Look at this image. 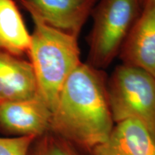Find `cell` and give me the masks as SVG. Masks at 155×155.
<instances>
[{
    "instance_id": "cell-1",
    "label": "cell",
    "mask_w": 155,
    "mask_h": 155,
    "mask_svg": "<svg viewBox=\"0 0 155 155\" xmlns=\"http://www.w3.org/2000/svg\"><path fill=\"white\" fill-rule=\"evenodd\" d=\"M114 125L105 74L81 63L61 89L50 131L88 153L108 139Z\"/></svg>"
},
{
    "instance_id": "cell-2",
    "label": "cell",
    "mask_w": 155,
    "mask_h": 155,
    "mask_svg": "<svg viewBox=\"0 0 155 155\" xmlns=\"http://www.w3.org/2000/svg\"><path fill=\"white\" fill-rule=\"evenodd\" d=\"M34 23L29 50L38 95L53 112L64 83L81 63L78 37L45 24L31 15Z\"/></svg>"
},
{
    "instance_id": "cell-3",
    "label": "cell",
    "mask_w": 155,
    "mask_h": 155,
    "mask_svg": "<svg viewBox=\"0 0 155 155\" xmlns=\"http://www.w3.org/2000/svg\"><path fill=\"white\" fill-rule=\"evenodd\" d=\"M108 104L114 123L136 120L155 138V78L140 68L122 64L107 81Z\"/></svg>"
},
{
    "instance_id": "cell-4",
    "label": "cell",
    "mask_w": 155,
    "mask_h": 155,
    "mask_svg": "<svg viewBox=\"0 0 155 155\" xmlns=\"http://www.w3.org/2000/svg\"><path fill=\"white\" fill-rule=\"evenodd\" d=\"M140 0H100L91 15L88 63L98 70L107 68L119 55L141 11Z\"/></svg>"
},
{
    "instance_id": "cell-5",
    "label": "cell",
    "mask_w": 155,
    "mask_h": 155,
    "mask_svg": "<svg viewBox=\"0 0 155 155\" xmlns=\"http://www.w3.org/2000/svg\"><path fill=\"white\" fill-rule=\"evenodd\" d=\"M51 117V110L38 94L0 104V129L15 137L43 135L50 131Z\"/></svg>"
},
{
    "instance_id": "cell-6",
    "label": "cell",
    "mask_w": 155,
    "mask_h": 155,
    "mask_svg": "<svg viewBox=\"0 0 155 155\" xmlns=\"http://www.w3.org/2000/svg\"><path fill=\"white\" fill-rule=\"evenodd\" d=\"M30 15L52 27L78 37L98 0H19Z\"/></svg>"
},
{
    "instance_id": "cell-7",
    "label": "cell",
    "mask_w": 155,
    "mask_h": 155,
    "mask_svg": "<svg viewBox=\"0 0 155 155\" xmlns=\"http://www.w3.org/2000/svg\"><path fill=\"white\" fill-rule=\"evenodd\" d=\"M119 55L124 64L140 68L155 78V0H145Z\"/></svg>"
},
{
    "instance_id": "cell-8",
    "label": "cell",
    "mask_w": 155,
    "mask_h": 155,
    "mask_svg": "<svg viewBox=\"0 0 155 155\" xmlns=\"http://www.w3.org/2000/svg\"><path fill=\"white\" fill-rule=\"evenodd\" d=\"M88 155H155V138L144 124L136 120L116 123L105 141Z\"/></svg>"
},
{
    "instance_id": "cell-9",
    "label": "cell",
    "mask_w": 155,
    "mask_h": 155,
    "mask_svg": "<svg viewBox=\"0 0 155 155\" xmlns=\"http://www.w3.org/2000/svg\"><path fill=\"white\" fill-rule=\"evenodd\" d=\"M38 92L30 62L0 50V104L32 98Z\"/></svg>"
},
{
    "instance_id": "cell-10",
    "label": "cell",
    "mask_w": 155,
    "mask_h": 155,
    "mask_svg": "<svg viewBox=\"0 0 155 155\" xmlns=\"http://www.w3.org/2000/svg\"><path fill=\"white\" fill-rule=\"evenodd\" d=\"M31 34L14 0H0V50L19 57L29 53Z\"/></svg>"
},
{
    "instance_id": "cell-11",
    "label": "cell",
    "mask_w": 155,
    "mask_h": 155,
    "mask_svg": "<svg viewBox=\"0 0 155 155\" xmlns=\"http://www.w3.org/2000/svg\"><path fill=\"white\" fill-rule=\"evenodd\" d=\"M28 155H81L80 152L65 139L51 131L37 137Z\"/></svg>"
},
{
    "instance_id": "cell-12",
    "label": "cell",
    "mask_w": 155,
    "mask_h": 155,
    "mask_svg": "<svg viewBox=\"0 0 155 155\" xmlns=\"http://www.w3.org/2000/svg\"><path fill=\"white\" fill-rule=\"evenodd\" d=\"M35 139L32 136L0 137V155H28Z\"/></svg>"
}]
</instances>
